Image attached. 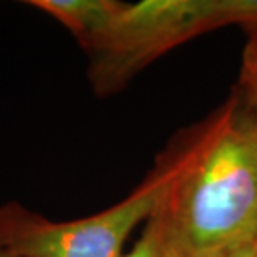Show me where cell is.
Instances as JSON below:
<instances>
[{"mask_svg":"<svg viewBox=\"0 0 257 257\" xmlns=\"http://www.w3.org/2000/svg\"><path fill=\"white\" fill-rule=\"evenodd\" d=\"M249 40L244 49L240 90L247 105V112L257 120V24L247 25Z\"/></svg>","mask_w":257,"mask_h":257,"instance_id":"6","label":"cell"},{"mask_svg":"<svg viewBox=\"0 0 257 257\" xmlns=\"http://www.w3.org/2000/svg\"><path fill=\"white\" fill-rule=\"evenodd\" d=\"M235 257H254V247L252 249H247V250H244V252H240L237 254Z\"/></svg>","mask_w":257,"mask_h":257,"instance_id":"7","label":"cell"},{"mask_svg":"<svg viewBox=\"0 0 257 257\" xmlns=\"http://www.w3.org/2000/svg\"><path fill=\"white\" fill-rule=\"evenodd\" d=\"M0 257H19V255H14V254H10V252H7V250L0 249Z\"/></svg>","mask_w":257,"mask_h":257,"instance_id":"8","label":"cell"},{"mask_svg":"<svg viewBox=\"0 0 257 257\" xmlns=\"http://www.w3.org/2000/svg\"><path fill=\"white\" fill-rule=\"evenodd\" d=\"M257 24V0H146L115 2L84 47L97 95L119 92L159 55L194 35L225 24Z\"/></svg>","mask_w":257,"mask_h":257,"instance_id":"2","label":"cell"},{"mask_svg":"<svg viewBox=\"0 0 257 257\" xmlns=\"http://www.w3.org/2000/svg\"><path fill=\"white\" fill-rule=\"evenodd\" d=\"M254 257H257V239H255V244H254Z\"/></svg>","mask_w":257,"mask_h":257,"instance_id":"9","label":"cell"},{"mask_svg":"<svg viewBox=\"0 0 257 257\" xmlns=\"http://www.w3.org/2000/svg\"><path fill=\"white\" fill-rule=\"evenodd\" d=\"M186 257H235L257 239V120L232 100L187 146L164 204Z\"/></svg>","mask_w":257,"mask_h":257,"instance_id":"1","label":"cell"},{"mask_svg":"<svg viewBox=\"0 0 257 257\" xmlns=\"http://www.w3.org/2000/svg\"><path fill=\"white\" fill-rule=\"evenodd\" d=\"M187 147L171 156L125 199L102 212L50 220L19 202L0 205V249L19 257H122L128 235L152 217L171 194Z\"/></svg>","mask_w":257,"mask_h":257,"instance_id":"3","label":"cell"},{"mask_svg":"<svg viewBox=\"0 0 257 257\" xmlns=\"http://www.w3.org/2000/svg\"><path fill=\"white\" fill-rule=\"evenodd\" d=\"M164 204L147 220L146 227H144L139 240L134 244V247L122 257H186L172 234V227Z\"/></svg>","mask_w":257,"mask_h":257,"instance_id":"5","label":"cell"},{"mask_svg":"<svg viewBox=\"0 0 257 257\" xmlns=\"http://www.w3.org/2000/svg\"><path fill=\"white\" fill-rule=\"evenodd\" d=\"M27 5L50 15L85 45L102 27L114 0H29Z\"/></svg>","mask_w":257,"mask_h":257,"instance_id":"4","label":"cell"}]
</instances>
